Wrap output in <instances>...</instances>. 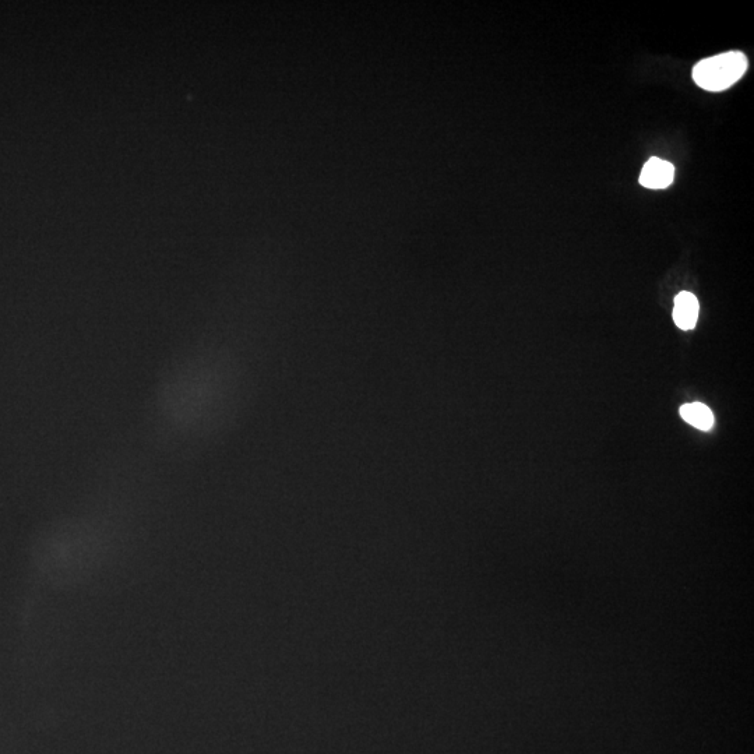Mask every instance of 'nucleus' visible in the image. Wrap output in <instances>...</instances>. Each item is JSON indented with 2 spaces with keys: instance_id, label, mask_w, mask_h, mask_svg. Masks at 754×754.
<instances>
[{
  "instance_id": "nucleus-1",
  "label": "nucleus",
  "mask_w": 754,
  "mask_h": 754,
  "mask_svg": "<svg viewBox=\"0 0 754 754\" xmlns=\"http://www.w3.org/2000/svg\"><path fill=\"white\" fill-rule=\"evenodd\" d=\"M749 68L748 58L738 51L703 59L693 68V80L700 88L707 91L727 90L745 75Z\"/></svg>"
},
{
  "instance_id": "nucleus-2",
  "label": "nucleus",
  "mask_w": 754,
  "mask_h": 754,
  "mask_svg": "<svg viewBox=\"0 0 754 754\" xmlns=\"http://www.w3.org/2000/svg\"><path fill=\"white\" fill-rule=\"evenodd\" d=\"M675 168L671 162L653 157L646 162L640 174V185L648 189H667L674 182Z\"/></svg>"
},
{
  "instance_id": "nucleus-3",
  "label": "nucleus",
  "mask_w": 754,
  "mask_h": 754,
  "mask_svg": "<svg viewBox=\"0 0 754 754\" xmlns=\"http://www.w3.org/2000/svg\"><path fill=\"white\" fill-rule=\"evenodd\" d=\"M699 301L690 292H680L675 298L674 320L682 330H693L699 319Z\"/></svg>"
},
{
  "instance_id": "nucleus-4",
  "label": "nucleus",
  "mask_w": 754,
  "mask_h": 754,
  "mask_svg": "<svg viewBox=\"0 0 754 754\" xmlns=\"http://www.w3.org/2000/svg\"><path fill=\"white\" fill-rule=\"evenodd\" d=\"M680 417L685 419L687 424L700 429V431H710L714 426V415L707 405L701 403L685 404L680 408Z\"/></svg>"
}]
</instances>
